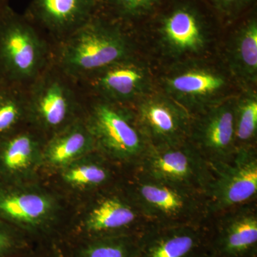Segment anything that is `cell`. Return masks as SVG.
Wrapping results in <instances>:
<instances>
[{
	"instance_id": "6da1fadb",
	"label": "cell",
	"mask_w": 257,
	"mask_h": 257,
	"mask_svg": "<svg viewBox=\"0 0 257 257\" xmlns=\"http://www.w3.org/2000/svg\"><path fill=\"white\" fill-rule=\"evenodd\" d=\"M137 55L127 25L99 11L54 47L53 63L77 81Z\"/></svg>"
},
{
	"instance_id": "7a4b0ae2",
	"label": "cell",
	"mask_w": 257,
	"mask_h": 257,
	"mask_svg": "<svg viewBox=\"0 0 257 257\" xmlns=\"http://www.w3.org/2000/svg\"><path fill=\"white\" fill-rule=\"evenodd\" d=\"M72 204L43 180L0 182V219L21 230L37 246L60 240Z\"/></svg>"
},
{
	"instance_id": "3957f363",
	"label": "cell",
	"mask_w": 257,
	"mask_h": 257,
	"mask_svg": "<svg viewBox=\"0 0 257 257\" xmlns=\"http://www.w3.org/2000/svg\"><path fill=\"white\" fill-rule=\"evenodd\" d=\"M144 219L128 196L122 179L72 204L60 240L71 245L107 236L135 234Z\"/></svg>"
},
{
	"instance_id": "277c9868",
	"label": "cell",
	"mask_w": 257,
	"mask_h": 257,
	"mask_svg": "<svg viewBox=\"0 0 257 257\" xmlns=\"http://www.w3.org/2000/svg\"><path fill=\"white\" fill-rule=\"evenodd\" d=\"M54 45L10 5L0 13V83L28 88L53 62Z\"/></svg>"
},
{
	"instance_id": "5b68a950",
	"label": "cell",
	"mask_w": 257,
	"mask_h": 257,
	"mask_svg": "<svg viewBox=\"0 0 257 257\" xmlns=\"http://www.w3.org/2000/svg\"><path fill=\"white\" fill-rule=\"evenodd\" d=\"M83 119L96 151L126 170L136 167L148 150L132 106L87 96Z\"/></svg>"
},
{
	"instance_id": "8992f818",
	"label": "cell",
	"mask_w": 257,
	"mask_h": 257,
	"mask_svg": "<svg viewBox=\"0 0 257 257\" xmlns=\"http://www.w3.org/2000/svg\"><path fill=\"white\" fill-rule=\"evenodd\" d=\"M29 124L46 139L82 119L87 96L76 79L52 63L29 86Z\"/></svg>"
},
{
	"instance_id": "52a82bcc",
	"label": "cell",
	"mask_w": 257,
	"mask_h": 257,
	"mask_svg": "<svg viewBox=\"0 0 257 257\" xmlns=\"http://www.w3.org/2000/svg\"><path fill=\"white\" fill-rule=\"evenodd\" d=\"M161 78L162 91L192 116L229 97L224 71L199 59L179 61Z\"/></svg>"
},
{
	"instance_id": "ba28073f",
	"label": "cell",
	"mask_w": 257,
	"mask_h": 257,
	"mask_svg": "<svg viewBox=\"0 0 257 257\" xmlns=\"http://www.w3.org/2000/svg\"><path fill=\"white\" fill-rule=\"evenodd\" d=\"M155 30L162 53L179 62L203 55L211 40L207 19L190 1L169 7L157 19Z\"/></svg>"
},
{
	"instance_id": "9c48e42d",
	"label": "cell",
	"mask_w": 257,
	"mask_h": 257,
	"mask_svg": "<svg viewBox=\"0 0 257 257\" xmlns=\"http://www.w3.org/2000/svg\"><path fill=\"white\" fill-rule=\"evenodd\" d=\"M145 177L205 194L211 179L209 163L187 140L170 146H151L137 166Z\"/></svg>"
},
{
	"instance_id": "30bf717a",
	"label": "cell",
	"mask_w": 257,
	"mask_h": 257,
	"mask_svg": "<svg viewBox=\"0 0 257 257\" xmlns=\"http://www.w3.org/2000/svg\"><path fill=\"white\" fill-rule=\"evenodd\" d=\"M128 196L144 218L160 223H180L192 217L199 209L191 189L149 178L141 174L123 179ZM181 224V223H180Z\"/></svg>"
},
{
	"instance_id": "8fae6325",
	"label": "cell",
	"mask_w": 257,
	"mask_h": 257,
	"mask_svg": "<svg viewBox=\"0 0 257 257\" xmlns=\"http://www.w3.org/2000/svg\"><path fill=\"white\" fill-rule=\"evenodd\" d=\"M209 165L211 179L204 194L209 212L228 210L256 197L257 157L254 147L239 149L228 162Z\"/></svg>"
},
{
	"instance_id": "7c38bea8",
	"label": "cell",
	"mask_w": 257,
	"mask_h": 257,
	"mask_svg": "<svg viewBox=\"0 0 257 257\" xmlns=\"http://www.w3.org/2000/svg\"><path fill=\"white\" fill-rule=\"evenodd\" d=\"M77 82L87 96L123 105L133 106L154 91L151 72L138 55L115 62Z\"/></svg>"
},
{
	"instance_id": "4fadbf2b",
	"label": "cell",
	"mask_w": 257,
	"mask_h": 257,
	"mask_svg": "<svg viewBox=\"0 0 257 257\" xmlns=\"http://www.w3.org/2000/svg\"><path fill=\"white\" fill-rule=\"evenodd\" d=\"M132 106L151 146H170L189 140L193 116L163 92L153 91Z\"/></svg>"
},
{
	"instance_id": "5bb4252c",
	"label": "cell",
	"mask_w": 257,
	"mask_h": 257,
	"mask_svg": "<svg viewBox=\"0 0 257 257\" xmlns=\"http://www.w3.org/2000/svg\"><path fill=\"white\" fill-rule=\"evenodd\" d=\"M126 171L99 152L94 151L42 180L72 204L98 191L119 183L124 178Z\"/></svg>"
},
{
	"instance_id": "9a60e30c",
	"label": "cell",
	"mask_w": 257,
	"mask_h": 257,
	"mask_svg": "<svg viewBox=\"0 0 257 257\" xmlns=\"http://www.w3.org/2000/svg\"><path fill=\"white\" fill-rule=\"evenodd\" d=\"M235 97L230 96L193 116L189 141L208 163L228 162L237 151L234 127Z\"/></svg>"
},
{
	"instance_id": "2e32d148",
	"label": "cell",
	"mask_w": 257,
	"mask_h": 257,
	"mask_svg": "<svg viewBox=\"0 0 257 257\" xmlns=\"http://www.w3.org/2000/svg\"><path fill=\"white\" fill-rule=\"evenodd\" d=\"M99 0H32L25 13L54 47L89 21Z\"/></svg>"
},
{
	"instance_id": "e0dca14e",
	"label": "cell",
	"mask_w": 257,
	"mask_h": 257,
	"mask_svg": "<svg viewBox=\"0 0 257 257\" xmlns=\"http://www.w3.org/2000/svg\"><path fill=\"white\" fill-rule=\"evenodd\" d=\"M46 140L31 126L0 139V182L41 179L42 151Z\"/></svg>"
},
{
	"instance_id": "ac0fdd59",
	"label": "cell",
	"mask_w": 257,
	"mask_h": 257,
	"mask_svg": "<svg viewBox=\"0 0 257 257\" xmlns=\"http://www.w3.org/2000/svg\"><path fill=\"white\" fill-rule=\"evenodd\" d=\"M96 151L92 135L82 119L47 138L42 156L41 179Z\"/></svg>"
},
{
	"instance_id": "d6986e66",
	"label": "cell",
	"mask_w": 257,
	"mask_h": 257,
	"mask_svg": "<svg viewBox=\"0 0 257 257\" xmlns=\"http://www.w3.org/2000/svg\"><path fill=\"white\" fill-rule=\"evenodd\" d=\"M231 77L241 90L254 89L257 83V20L248 19L235 31L226 49Z\"/></svg>"
},
{
	"instance_id": "ffe728a7",
	"label": "cell",
	"mask_w": 257,
	"mask_h": 257,
	"mask_svg": "<svg viewBox=\"0 0 257 257\" xmlns=\"http://www.w3.org/2000/svg\"><path fill=\"white\" fill-rule=\"evenodd\" d=\"M197 230L184 224H170L140 239L138 257H194L199 246Z\"/></svg>"
},
{
	"instance_id": "44dd1931",
	"label": "cell",
	"mask_w": 257,
	"mask_h": 257,
	"mask_svg": "<svg viewBox=\"0 0 257 257\" xmlns=\"http://www.w3.org/2000/svg\"><path fill=\"white\" fill-rule=\"evenodd\" d=\"M218 246L225 256H243L256 248L257 216L254 211L242 209L226 216L222 221Z\"/></svg>"
},
{
	"instance_id": "7402d4cb",
	"label": "cell",
	"mask_w": 257,
	"mask_h": 257,
	"mask_svg": "<svg viewBox=\"0 0 257 257\" xmlns=\"http://www.w3.org/2000/svg\"><path fill=\"white\" fill-rule=\"evenodd\" d=\"M28 126V88L0 83V139Z\"/></svg>"
},
{
	"instance_id": "603a6c76",
	"label": "cell",
	"mask_w": 257,
	"mask_h": 257,
	"mask_svg": "<svg viewBox=\"0 0 257 257\" xmlns=\"http://www.w3.org/2000/svg\"><path fill=\"white\" fill-rule=\"evenodd\" d=\"M140 241L137 234H125L99 238L67 246L73 257H138Z\"/></svg>"
},
{
	"instance_id": "cb8c5ba5",
	"label": "cell",
	"mask_w": 257,
	"mask_h": 257,
	"mask_svg": "<svg viewBox=\"0 0 257 257\" xmlns=\"http://www.w3.org/2000/svg\"><path fill=\"white\" fill-rule=\"evenodd\" d=\"M235 97L234 127L236 149L254 147L257 135V95L255 89L241 90Z\"/></svg>"
},
{
	"instance_id": "d4e9b609",
	"label": "cell",
	"mask_w": 257,
	"mask_h": 257,
	"mask_svg": "<svg viewBox=\"0 0 257 257\" xmlns=\"http://www.w3.org/2000/svg\"><path fill=\"white\" fill-rule=\"evenodd\" d=\"M162 0H99V13L124 25L143 18Z\"/></svg>"
},
{
	"instance_id": "484cf974",
	"label": "cell",
	"mask_w": 257,
	"mask_h": 257,
	"mask_svg": "<svg viewBox=\"0 0 257 257\" xmlns=\"http://www.w3.org/2000/svg\"><path fill=\"white\" fill-rule=\"evenodd\" d=\"M39 246L21 230L0 219V257H21Z\"/></svg>"
},
{
	"instance_id": "4316f807",
	"label": "cell",
	"mask_w": 257,
	"mask_h": 257,
	"mask_svg": "<svg viewBox=\"0 0 257 257\" xmlns=\"http://www.w3.org/2000/svg\"><path fill=\"white\" fill-rule=\"evenodd\" d=\"M219 14L234 18L251 4L253 0H209Z\"/></svg>"
},
{
	"instance_id": "83f0119b",
	"label": "cell",
	"mask_w": 257,
	"mask_h": 257,
	"mask_svg": "<svg viewBox=\"0 0 257 257\" xmlns=\"http://www.w3.org/2000/svg\"><path fill=\"white\" fill-rule=\"evenodd\" d=\"M42 257H73L67 244L60 240L42 246Z\"/></svg>"
},
{
	"instance_id": "f1b7e54d",
	"label": "cell",
	"mask_w": 257,
	"mask_h": 257,
	"mask_svg": "<svg viewBox=\"0 0 257 257\" xmlns=\"http://www.w3.org/2000/svg\"><path fill=\"white\" fill-rule=\"evenodd\" d=\"M21 257H42V246H39L35 251Z\"/></svg>"
},
{
	"instance_id": "f546056e",
	"label": "cell",
	"mask_w": 257,
	"mask_h": 257,
	"mask_svg": "<svg viewBox=\"0 0 257 257\" xmlns=\"http://www.w3.org/2000/svg\"><path fill=\"white\" fill-rule=\"evenodd\" d=\"M8 1L9 0H0V13L9 5Z\"/></svg>"
}]
</instances>
